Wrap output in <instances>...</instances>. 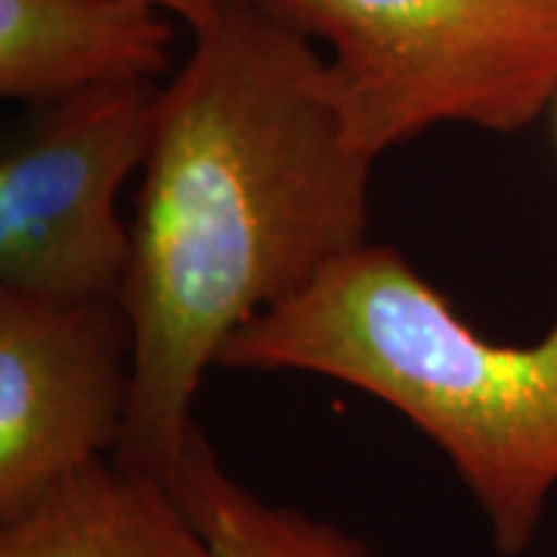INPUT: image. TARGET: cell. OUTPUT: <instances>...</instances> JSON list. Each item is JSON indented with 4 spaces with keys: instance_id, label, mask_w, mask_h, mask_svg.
<instances>
[{
    "instance_id": "obj_6",
    "label": "cell",
    "mask_w": 557,
    "mask_h": 557,
    "mask_svg": "<svg viewBox=\"0 0 557 557\" xmlns=\"http://www.w3.org/2000/svg\"><path fill=\"white\" fill-rule=\"evenodd\" d=\"M171 16L139 0H0V97L50 106L171 69Z\"/></svg>"
},
{
    "instance_id": "obj_8",
    "label": "cell",
    "mask_w": 557,
    "mask_h": 557,
    "mask_svg": "<svg viewBox=\"0 0 557 557\" xmlns=\"http://www.w3.org/2000/svg\"><path fill=\"white\" fill-rule=\"evenodd\" d=\"M174 496L218 557H372L362 539L335 523L255 496L226 474L205 434L180 468Z\"/></svg>"
},
{
    "instance_id": "obj_3",
    "label": "cell",
    "mask_w": 557,
    "mask_h": 557,
    "mask_svg": "<svg viewBox=\"0 0 557 557\" xmlns=\"http://www.w3.org/2000/svg\"><path fill=\"white\" fill-rule=\"evenodd\" d=\"M317 44L359 149L518 134L557 100V0H239Z\"/></svg>"
},
{
    "instance_id": "obj_4",
    "label": "cell",
    "mask_w": 557,
    "mask_h": 557,
    "mask_svg": "<svg viewBox=\"0 0 557 557\" xmlns=\"http://www.w3.org/2000/svg\"><path fill=\"white\" fill-rule=\"evenodd\" d=\"M159 81L32 106L0 152V292L44 300L121 298L131 223L121 186L143 168Z\"/></svg>"
},
{
    "instance_id": "obj_7",
    "label": "cell",
    "mask_w": 557,
    "mask_h": 557,
    "mask_svg": "<svg viewBox=\"0 0 557 557\" xmlns=\"http://www.w3.org/2000/svg\"><path fill=\"white\" fill-rule=\"evenodd\" d=\"M0 557H218L152 474L100 458L0 523Z\"/></svg>"
},
{
    "instance_id": "obj_10",
    "label": "cell",
    "mask_w": 557,
    "mask_h": 557,
    "mask_svg": "<svg viewBox=\"0 0 557 557\" xmlns=\"http://www.w3.org/2000/svg\"><path fill=\"white\" fill-rule=\"evenodd\" d=\"M555 109H557V100H555Z\"/></svg>"
},
{
    "instance_id": "obj_2",
    "label": "cell",
    "mask_w": 557,
    "mask_h": 557,
    "mask_svg": "<svg viewBox=\"0 0 557 557\" xmlns=\"http://www.w3.org/2000/svg\"><path fill=\"white\" fill-rule=\"evenodd\" d=\"M220 366L357 387L453 465L502 557L539 536L557 490V319L533 344L480 335L391 245H362L226 341Z\"/></svg>"
},
{
    "instance_id": "obj_9",
    "label": "cell",
    "mask_w": 557,
    "mask_h": 557,
    "mask_svg": "<svg viewBox=\"0 0 557 557\" xmlns=\"http://www.w3.org/2000/svg\"><path fill=\"white\" fill-rule=\"evenodd\" d=\"M139 3H149L161 13L186 22L193 35H201L205 28H211L218 22L220 7H223V0H139Z\"/></svg>"
},
{
    "instance_id": "obj_5",
    "label": "cell",
    "mask_w": 557,
    "mask_h": 557,
    "mask_svg": "<svg viewBox=\"0 0 557 557\" xmlns=\"http://www.w3.org/2000/svg\"><path fill=\"white\" fill-rule=\"evenodd\" d=\"M131 397L134 329L119 298L0 292V523L119 456Z\"/></svg>"
},
{
    "instance_id": "obj_1",
    "label": "cell",
    "mask_w": 557,
    "mask_h": 557,
    "mask_svg": "<svg viewBox=\"0 0 557 557\" xmlns=\"http://www.w3.org/2000/svg\"><path fill=\"white\" fill-rule=\"evenodd\" d=\"M375 161L350 137L317 44L223 0L161 87L139 168L119 298L134 329L121 465L174 493L226 341L369 245Z\"/></svg>"
}]
</instances>
